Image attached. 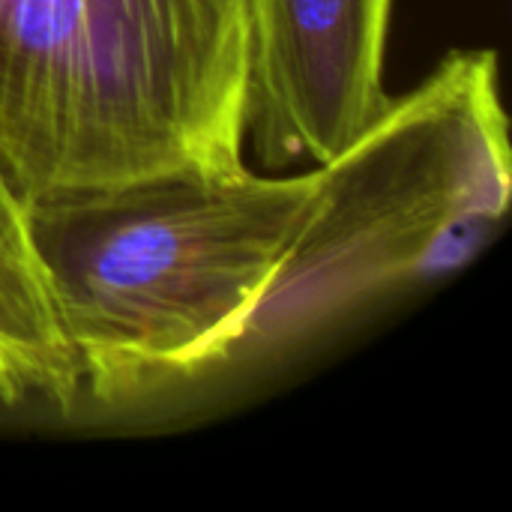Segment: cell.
<instances>
[{
    "label": "cell",
    "mask_w": 512,
    "mask_h": 512,
    "mask_svg": "<svg viewBox=\"0 0 512 512\" xmlns=\"http://www.w3.org/2000/svg\"><path fill=\"white\" fill-rule=\"evenodd\" d=\"M315 189L318 168L168 171L24 201L81 387L117 405L237 360Z\"/></svg>",
    "instance_id": "obj_1"
},
{
    "label": "cell",
    "mask_w": 512,
    "mask_h": 512,
    "mask_svg": "<svg viewBox=\"0 0 512 512\" xmlns=\"http://www.w3.org/2000/svg\"><path fill=\"white\" fill-rule=\"evenodd\" d=\"M246 0H0V171L21 201L246 165Z\"/></svg>",
    "instance_id": "obj_2"
},
{
    "label": "cell",
    "mask_w": 512,
    "mask_h": 512,
    "mask_svg": "<svg viewBox=\"0 0 512 512\" xmlns=\"http://www.w3.org/2000/svg\"><path fill=\"white\" fill-rule=\"evenodd\" d=\"M318 168L297 231L237 357L267 354L402 285L474 261L512 201L498 54L450 51Z\"/></svg>",
    "instance_id": "obj_3"
},
{
    "label": "cell",
    "mask_w": 512,
    "mask_h": 512,
    "mask_svg": "<svg viewBox=\"0 0 512 512\" xmlns=\"http://www.w3.org/2000/svg\"><path fill=\"white\" fill-rule=\"evenodd\" d=\"M393 0H246V132L270 171L324 165L390 105Z\"/></svg>",
    "instance_id": "obj_4"
},
{
    "label": "cell",
    "mask_w": 512,
    "mask_h": 512,
    "mask_svg": "<svg viewBox=\"0 0 512 512\" xmlns=\"http://www.w3.org/2000/svg\"><path fill=\"white\" fill-rule=\"evenodd\" d=\"M0 360L21 387L60 408L81 393L78 363L57 324L30 246L24 201L0 171Z\"/></svg>",
    "instance_id": "obj_5"
},
{
    "label": "cell",
    "mask_w": 512,
    "mask_h": 512,
    "mask_svg": "<svg viewBox=\"0 0 512 512\" xmlns=\"http://www.w3.org/2000/svg\"><path fill=\"white\" fill-rule=\"evenodd\" d=\"M24 393H21V387L15 384V378L9 375V369L3 366V360H0V402H6V405H12V402H18Z\"/></svg>",
    "instance_id": "obj_6"
}]
</instances>
